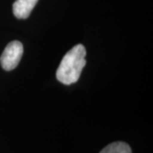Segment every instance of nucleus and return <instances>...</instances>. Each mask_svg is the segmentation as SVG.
<instances>
[{"label":"nucleus","instance_id":"obj_2","mask_svg":"<svg viewBox=\"0 0 153 153\" xmlns=\"http://www.w3.org/2000/svg\"><path fill=\"white\" fill-rule=\"evenodd\" d=\"M23 55V45L19 41H12L8 44L0 57V63L5 71L14 70L21 61Z\"/></svg>","mask_w":153,"mask_h":153},{"label":"nucleus","instance_id":"obj_4","mask_svg":"<svg viewBox=\"0 0 153 153\" xmlns=\"http://www.w3.org/2000/svg\"><path fill=\"white\" fill-rule=\"evenodd\" d=\"M100 153H132V152L128 144L118 141L108 145Z\"/></svg>","mask_w":153,"mask_h":153},{"label":"nucleus","instance_id":"obj_1","mask_svg":"<svg viewBox=\"0 0 153 153\" xmlns=\"http://www.w3.org/2000/svg\"><path fill=\"white\" fill-rule=\"evenodd\" d=\"M85 56L86 49L82 44H77L70 49L61 60L56 71L58 81L66 85L77 82L86 65Z\"/></svg>","mask_w":153,"mask_h":153},{"label":"nucleus","instance_id":"obj_3","mask_svg":"<svg viewBox=\"0 0 153 153\" xmlns=\"http://www.w3.org/2000/svg\"><path fill=\"white\" fill-rule=\"evenodd\" d=\"M38 0H16L13 4V13L18 19L29 17Z\"/></svg>","mask_w":153,"mask_h":153}]
</instances>
